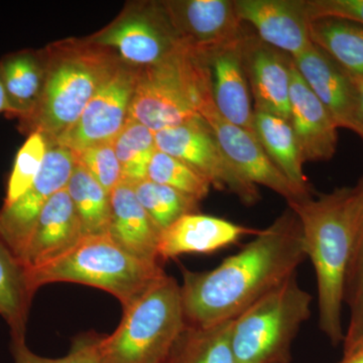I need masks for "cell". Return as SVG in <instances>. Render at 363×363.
<instances>
[{"mask_svg": "<svg viewBox=\"0 0 363 363\" xmlns=\"http://www.w3.org/2000/svg\"><path fill=\"white\" fill-rule=\"evenodd\" d=\"M362 347H363V328H362V332H360L359 336H358L357 341H355L354 344H353V345L351 346L350 350H347V351H346V352H344V355L350 354V353L354 352V351L360 350V348H362Z\"/></svg>", "mask_w": 363, "mask_h": 363, "instance_id": "39", "label": "cell"}, {"mask_svg": "<svg viewBox=\"0 0 363 363\" xmlns=\"http://www.w3.org/2000/svg\"><path fill=\"white\" fill-rule=\"evenodd\" d=\"M288 205L300 220L306 255L316 274L320 329L336 345L344 340V291L363 209V180Z\"/></svg>", "mask_w": 363, "mask_h": 363, "instance_id": "2", "label": "cell"}, {"mask_svg": "<svg viewBox=\"0 0 363 363\" xmlns=\"http://www.w3.org/2000/svg\"><path fill=\"white\" fill-rule=\"evenodd\" d=\"M66 190L77 211L84 236L108 234L111 194L77 162Z\"/></svg>", "mask_w": 363, "mask_h": 363, "instance_id": "27", "label": "cell"}, {"mask_svg": "<svg viewBox=\"0 0 363 363\" xmlns=\"http://www.w3.org/2000/svg\"><path fill=\"white\" fill-rule=\"evenodd\" d=\"M292 61L306 84L335 119L338 128L352 130L355 88L351 76L314 44Z\"/></svg>", "mask_w": 363, "mask_h": 363, "instance_id": "19", "label": "cell"}, {"mask_svg": "<svg viewBox=\"0 0 363 363\" xmlns=\"http://www.w3.org/2000/svg\"><path fill=\"white\" fill-rule=\"evenodd\" d=\"M73 154L76 162L81 164L109 194L119 184L123 183V171L112 143L93 145Z\"/></svg>", "mask_w": 363, "mask_h": 363, "instance_id": "34", "label": "cell"}, {"mask_svg": "<svg viewBox=\"0 0 363 363\" xmlns=\"http://www.w3.org/2000/svg\"><path fill=\"white\" fill-rule=\"evenodd\" d=\"M243 40L200 57L206 64L212 100L218 113L229 123L253 133L255 109L243 65Z\"/></svg>", "mask_w": 363, "mask_h": 363, "instance_id": "17", "label": "cell"}, {"mask_svg": "<svg viewBox=\"0 0 363 363\" xmlns=\"http://www.w3.org/2000/svg\"><path fill=\"white\" fill-rule=\"evenodd\" d=\"M111 207L108 235L112 240L138 259L162 264L161 231L138 201L133 184L123 181L112 191Z\"/></svg>", "mask_w": 363, "mask_h": 363, "instance_id": "21", "label": "cell"}, {"mask_svg": "<svg viewBox=\"0 0 363 363\" xmlns=\"http://www.w3.org/2000/svg\"><path fill=\"white\" fill-rule=\"evenodd\" d=\"M28 274L35 292L48 284H81L111 294L124 310L166 272L162 264L138 259L104 234L84 236L61 259Z\"/></svg>", "mask_w": 363, "mask_h": 363, "instance_id": "4", "label": "cell"}, {"mask_svg": "<svg viewBox=\"0 0 363 363\" xmlns=\"http://www.w3.org/2000/svg\"><path fill=\"white\" fill-rule=\"evenodd\" d=\"M9 100H7L6 89H4V83L0 79V113H6L9 112Z\"/></svg>", "mask_w": 363, "mask_h": 363, "instance_id": "38", "label": "cell"}, {"mask_svg": "<svg viewBox=\"0 0 363 363\" xmlns=\"http://www.w3.org/2000/svg\"><path fill=\"white\" fill-rule=\"evenodd\" d=\"M241 50L248 85L255 99V111L290 121L292 58L264 44L259 38L248 35Z\"/></svg>", "mask_w": 363, "mask_h": 363, "instance_id": "15", "label": "cell"}, {"mask_svg": "<svg viewBox=\"0 0 363 363\" xmlns=\"http://www.w3.org/2000/svg\"><path fill=\"white\" fill-rule=\"evenodd\" d=\"M157 150L180 160L219 191L235 195L243 204L260 199L257 186L238 171L203 118L155 133Z\"/></svg>", "mask_w": 363, "mask_h": 363, "instance_id": "9", "label": "cell"}, {"mask_svg": "<svg viewBox=\"0 0 363 363\" xmlns=\"http://www.w3.org/2000/svg\"><path fill=\"white\" fill-rule=\"evenodd\" d=\"M101 336L86 334L74 340L70 351L61 358H45L28 350L25 337L13 338L11 351L14 363H101Z\"/></svg>", "mask_w": 363, "mask_h": 363, "instance_id": "33", "label": "cell"}, {"mask_svg": "<svg viewBox=\"0 0 363 363\" xmlns=\"http://www.w3.org/2000/svg\"><path fill=\"white\" fill-rule=\"evenodd\" d=\"M309 20L344 18L363 26V0H306Z\"/></svg>", "mask_w": 363, "mask_h": 363, "instance_id": "35", "label": "cell"}, {"mask_svg": "<svg viewBox=\"0 0 363 363\" xmlns=\"http://www.w3.org/2000/svg\"><path fill=\"white\" fill-rule=\"evenodd\" d=\"M35 293L28 269L0 234V315L11 328V338L25 337Z\"/></svg>", "mask_w": 363, "mask_h": 363, "instance_id": "24", "label": "cell"}, {"mask_svg": "<svg viewBox=\"0 0 363 363\" xmlns=\"http://www.w3.org/2000/svg\"><path fill=\"white\" fill-rule=\"evenodd\" d=\"M344 303L350 310V325L343 340V352H346L357 341L363 328V209L346 274Z\"/></svg>", "mask_w": 363, "mask_h": 363, "instance_id": "30", "label": "cell"}, {"mask_svg": "<svg viewBox=\"0 0 363 363\" xmlns=\"http://www.w3.org/2000/svg\"><path fill=\"white\" fill-rule=\"evenodd\" d=\"M230 321L212 326H186L168 363H235L231 347Z\"/></svg>", "mask_w": 363, "mask_h": 363, "instance_id": "26", "label": "cell"}, {"mask_svg": "<svg viewBox=\"0 0 363 363\" xmlns=\"http://www.w3.org/2000/svg\"><path fill=\"white\" fill-rule=\"evenodd\" d=\"M313 44L353 78H363V26L344 18L310 21Z\"/></svg>", "mask_w": 363, "mask_h": 363, "instance_id": "25", "label": "cell"}, {"mask_svg": "<svg viewBox=\"0 0 363 363\" xmlns=\"http://www.w3.org/2000/svg\"><path fill=\"white\" fill-rule=\"evenodd\" d=\"M44 78L42 50L11 52L0 60V79L9 100L6 116L18 119V125L28 121L37 108Z\"/></svg>", "mask_w": 363, "mask_h": 363, "instance_id": "22", "label": "cell"}, {"mask_svg": "<svg viewBox=\"0 0 363 363\" xmlns=\"http://www.w3.org/2000/svg\"><path fill=\"white\" fill-rule=\"evenodd\" d=\"M86 40L112 50L121 61L136 68L159 65L187 52L160 1L126 6L116 20Z\"/></svg>", "mask_w": 363, "mask_h": 363, "instance_id": "8", "label": "cell"}, {"mask_svg": "<svg viewBox=\"0 0 363 363\" xmlns=\"http://www.w3.org/2000/svg\"><path fill=\"white\" fill-rule=\"evenodd\" d=\"M290 123L306 162L328 161L337 147L338 125L328 109L292 67Z\"/></svg>", "mask_w": 363, "mask_h": 363, "instance_id": "18", "label": "cell"}, {"mask_svg": "<svg viewBox=\"0 0 363 363\" xmlns=\"http://www.w3.org/2000/svg\"><path fill=\"white\" fill-rule=\"evenodd\" d=\"M363 179V178H362Z\"/></svg>", "mask_w": 363, "mask_h": 363, "instance_id": "41", "label": "cell"}, {"mask_svg": "<svg viewBox=\"0 0 363 363\" xmlns=\"http://www.w3.org/2000/svg\"><path fill=\"white\" fill-rule=\"evenodd\" d=\"M306 259L302 226L288 208L211 271L184 269L181 297L186 326L200 328L233 320L297 274Z\"/></svg>", "mask_w": 363, "mask_h": 363, "instance_id": "1", "label": "cell"}, {"mask_svg": "<svg viewBox=\"0 0 363 363\" xmlns=\"http://www.w3.org/2000/svg\"><path fill=\"white\" fill-rule=\"evenodd\" d=\"M352 78L355 88V107L353 116V133L363 140V78Z\"/></svg>", "mask_w": 363, "mask_h": 363, "instance_id": "36", "label": "cell"}, {"mask_svg": "<svg viewBox=\"0 0 363 363\" xmlns=\"http://www.w3.org/2000/svg\"><path fill=\"white\" fill-rule=\"evenodd\" d=\"M147 179L180 191L199 202L207 197L211 188L187 164L159 150L150 161Z\"/></svg>", "mask_w": 363, "mask_h": 363, "instance_id": "31", "label": "cell"}, {"mask_svg": "<svg viewBox=\"0 0 363 363\" xmlns=\"http://www.w3.org/2000/svg\"><path fill=\"white\" fill-rule=\"evenodd\" d=\"M42 51L45 78L39 104L30 118L18 126L23 133L39 131L55 143L78 121L121 60L86 38L60 40Z\"/></svg>", "mask_w": 363, "mask_h": 363, "instance_id": "3", "label": "cell"}, {"mask_svg": "<svg viewBox=\"0 0 363 363\" xmlns=\"http://www.w3.org/2000/svg\"><path fill=\"white\" fill-rule=\"evenodd\" d=\"M186 329L181 286L164 274L126 309L100 342L101 363H166Z\"/></svg>", "mask_w": 363, "mask_h": 363, "instance_id": "5", "label": "cell"}, {"mask_svg": "<svg viewBox=\"0 0 363 363\" xmlns=\"http://www.w3.org/2000/svg\"><path fill=\"white\" fill-rule=\"evenodd\" d=\"M338 363H363V347L348 355H344Z\"/></svg>", "mask_w": 363, "mask_h": 363, "instance_id": "37", "label": "cell"}, {"mask_svg": "<svg viewBox=\"0 0 363 363\" xmlns=\"http://www.w3.org/2000/svg\"><path fill=\"white\" fill-rule=\"evenodd\" d=\"M211 95L204 59L188 52L156 66L136 68L128 118L154 133L202 118L199 108Z\"/></svg>", "mask_w": 363, "mask_h": 363, "instance_id": "6", "label": "cell"}, {"mask_svg": "<svg viewBox=\"0 0 363 363\" xmlns=\"http://www.w3.org/2000/svg\"><path fill=\"white\" fill-rule=\"evenodd\" d=\"M312 296L297 274L272 289L231 323L235 363H290L292 345L311 315Z\"/></svg>", "mask_w": 363, "mask_h": 363, "instance_id": "7", "label": "cell"}, {"mask_svg": "<svg viewBox=\"0 0 363 363\" xmlns=\"http://www.w3.org/2000/svg\"><path fill=\"white\" fill-rule=\"evenodd\" d=\"M75 162L70 150L50 143L42 168L32 186L13 204L0 209V234L18 257L43 208L52 196L67 187Z\"/></svg>", "mask_w": 363, "mask_h": 363, "instance_id": "13", "label": "cell"}, {"mask_svg": "<svg viewBox=\"0 0 363 363\" xmlns=\"http://www.w3.org/2000/svg\"><path fill=\"white\" fill-rule=\"evenodd\" d=\"M253 135L277 168L305 194H312L303 171L304 157L290 121L281 117L255 111Z\"/></svg>", "mask_w": 363, "mask_h": 363, "instance_id": "23", "label": "cell"}, {"mask_svg": "<svg viewBox=\"0 0 363 363\" xmlns=\"http://www.w3.org/2000/svg\"><path fill=\"white\" fill-rule=\"evenodd\" d=\"M242 23L252 26L262 43L300 56L312 47L306 0H234Z\"/></svg>", "mask_w": 363, "mask_h": 363, "instance_id": "14", "label": "cell"}, {"mask_svg": "<svg viewBox=\"0 0 363 363\" xmlns=\"http://www.w3.org/2000/svg\"><path fill=\"white\" fill-rule=\"evenodd\" d=\"M112 145L121 164L123 181L135 183L147 179L150 161L157 150L154 131L128 118Z\"/></svg>", "mask_w": 363, "mask_h": 363, "instance_id": "29", "label": "cell"}, {"mask_svg": "<svg viewBox=\"0 0 363 363\" xmlns=\"http://www.w3.org/2000/svg\"><path fill=\"white\" fill-rule=\"evenodd\" d=\"M199 113L213 131L227 159L250 183L269 188L285 198L288 203L312 196L298 190L286 178L267 156L252 131L234 125L218 113L212 95L204 100Z\"/></svg>", "mask_w": 363, "mask_h": 363, "instance_id": "12", "label": "cell"}, {"mask_svg": "<svg viewBox=\"0 0 363 363\" xmlns=\"http://www.w3.org/2000/svg\"><path fill=\"white\" fill-rule=\"evenodd\" d=\"M135 80L136 67L121 61L86 105L78 121L52 143L78 152L113 142L130 116Z\"/></svg>", "mask_w": 363, "mask_h": 363, "instance_id": "10", "label": "cell"}, {"mask_svg": "<svg viewBox=\"0 0 363 363\" xmlns=\"http://www.w3.org/2000/svg\"><path fill=\"white\" fill-rule=\"evenodd\" d=\"M131 184L138 201L161 233L185 215L197 213L199 201L180 191L149 179Z\"/></svg>", "mask_w": 363, "mask_h": 363, "instance_id": "28", "label": "cell"}, {"mask_svg": "<svg viewBox=\"0 0 363 363\" xmlns=\"http://www.w3.org/2000/svg\"><path fill=\"white\" fill-rule=\"evenodd\" d=\"M259 231L210 215H185L161 233L160 259L162 262L185 253L213 252Z\"/></svg>", "mask_w": 363, "mask_h": 363, "instance_id": "20", "label": "cell"}, {"mask_svg": "<svg viewBox=\"0 0 363 363\" xmlns=\"http://www.w3.org/2000/svg\"><path fill=\"white\" fill-rule=\"evenodd\" d=\"M49 143L48 138L39 131L28 135L14 160L13 171L7 182L4 206L13 204L32 186L42 168Z\"/></svg>", "mask_w": 363, "mask_h": 363, "instance_id": "32", "label": "cell"}, {"mask_svg": "<svg viewBox=\"0 0 363 363\" xmlns=\"http://www.w3.org/2000/svg\"><path fill=\"white\" fill-rule=\"evenodd\" d=\"M84 238L77 211L66 188L43 208L21 259L28 272L56 262Z\"/></svg>", "mask_w": 363, "mask_h": 363, "instance_id": "16", "label": "cell"}, {"mask_svg": "<svg viewBox=\"0 0 363 363\" xmlns=\"http://www.w3.org/2000/svg\"><path fill=\"white\" fill-rule=\"evenodd\" d=\"M166 363H168V362H167Z\"/></svg>", "mask_w": 363, "mask_h": 363, "instance_id": "40", "label": "cell"}, {"mask_svg": "<svg viewBox=\"0 0 363 363\" xmlns=\"http://www.w3.org/2000/svg\"><path fill=\"white\" fill-rule=\"evenodd\" d=\"M184 49L195 56L240 42L247 35L231 0L160 1Z\"/></svg>", "mask_w": 363, "mask_h": 363, "instance_id": "11", "label": "cell"}]
</instances>
